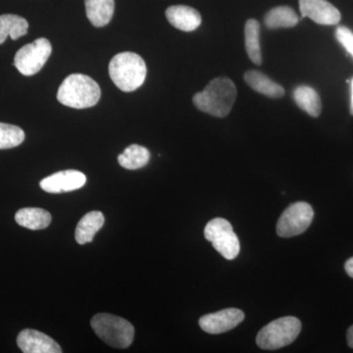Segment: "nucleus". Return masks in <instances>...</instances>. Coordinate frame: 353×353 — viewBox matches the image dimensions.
Segmentation results:
<instances>
[{
  "instance_id": "f257e3e1",
  "label": "nucleus",
  "mask_w": 353,
  "mask_h": 353,
  "mask_svg": "<svg viewBox=\"0 0 353 353\" xmlns=\"http://www.w3.org/2000/svg\"><path fill=\"white\" fill-rule=\"evenodd\" d=\"M236 99L233 81L220 77L211 81L201 92L194 95V104L202 112L224 118L229 115Z\"/></svg>"
},
{
  "instance_id": "f03ea898",
  "label": "nucleus",
  "mask_w": 353,
  "mask_h": 353,
  "mask_svg": "<svg viewBox=\"0 0 353 353\" xmlns=\"http://www.w3.org/2000/svg\"><path fill=\"white\" fill-rule=\"evenodd\" d=\"M101 90L99 83L83 74H72L65 79L57 92L60 103L76 109L90 108L99 101Z\"/></svg>"
},
{
  "instance_id": "7ed1b4c3",
  "label": "nucleus",
  "mask_w": 353,
  "mask_h": 353,
  "mask_svg": "<svg viewBox=\"0 0 353 353\" xmlns=\"http://www.w3.org/2000/svg\"><path fill=\"white\" fill-rule=\"evenodd\" d=\"M109 76L116 87L125 92L138 90L146 78L145 62L134 52H122L115 55L109 63Z\"/></svg>"
},
{
  "instance_id": "20e7f679",
  "label": "nucleus",
  "mask_w": 353,
  "mask_h": 353,
  "mask_svg": "<svg viewBox=\"0 0 353 353\" xmlns=\"http://www.w3.org/2000/svg\"><path fill=\"white\" fill-rule=\"evenodd\" d=\"M92 328L101 340L110 347L127 348L134 340V326L119 316L101 313L92 317Z\"/></svg>"
},
{
  "instance_id": "39448f33",
  "label": "nucleus",
  "mask_w": 353,
  "mask_h": 353,
  "mask_svg": "<svg viewBox=\"0 0 353 353\" xmlns=\"http://www.w3.org/2000/svg\"><path fill=\"white\" fill-rule=\"evenodd\" d=\"M301 331V322L294 316H285L263 327L257 334L256 343L262 350H279L294 343Z\"/></svg>"
},
{
  "instance_id": "423d86ee",
  "label": "nucleus",
  "mask_w": 353,
  "mask_h": 353,
  "mask_svg": "<svg viewBox=\"0 0 353 353\" xmlns=\"http://www.w3.org/2000/svg\"><path fill=\"white\" fill-rule=\"evenodd\" d=\"M204 236L224 259H236L241 250L240 241L231 223L224 218H215L206 225Z\"/></svg>"
},
{
  "instance_id": "0eeeda50",
  "label": "nucleus",
  "mask_w": 353,
  "mask_h": 353,
  "mask_svg": "<svg viewBox=\"0 0 353 353\" xmlns=\"http://www.w3.org/2000/svg\"><path fill=\"white\" fill-rule=\"evenodd\" d=\"M51 52L52 46L48 39H36L17 51L14 57V66L22 75H36L48 62Z\"/></svg>"
},
{
  "instance_id": "6e6552de",
  "label": "nucleus",
  "mask_w": 353,
  "mask_h": 353,
  "mask_svg": "<svg viewBox=\"0 0 353 353\" xmlns=\"http://www.w3.org/2000/svg\"><path fill=\"white\" fill-rule=\"evenodd\" d=\"M314 217V211L307 202L299 201L285 209L278 221L277 234L282 238L299 236L308 229Z\"/></svg>"
},
{
  "instance_id": "1a4fd4ad",
  "label": "nucleus",
  "mask_w": 353,
  "mask_h": 353,
  "mask_svg": "<svg viewBox=\"0 0 353 353\" xmlns=\"http://www.w3.org/2000/svg\"><path fill=\"white\" fill-rule=\"evenodd\" d=\"M245 320V313L238 308H227L218 312L202 316L199 319V326L208 334L225 333L236 328Z\"/></svg>"
},
{
  "instance_id": "9d476101",
  "label": "nucleus",
  "mask_w": 353,
  "mask_h": 353,
  "mask_svg": "<svg viewBox=\"0 0 353 353\" xmlns=\"http://www.w3.org/2000/svg\"><path fill=\"white\" fill-rule=\"evenodd\" d=\"M87 183V176L82 172L65 170L57 172L44 178L39 185L50 194L73 192L83 188Z\"/></svg>"
},
{
  "instance_id": "9b49d317",
  "label": "nucleus",
  "mask_w": 353,
  "mask_h": 353,
  "mask_svg": "<svg viewBox=\"0 0 353 353\" xmlns=\"http://www.w3.org/2000/svg\"><path fill=\"white\" fill-rule=\"evenodd\" d=\"M299 10L301 18H310L319 25H338L341 18L339 9L327 0H299Z\"/></svg>"
},
{
  "instance_id": "f8f14e48",
  "label": "nucleus",
  "mask_w": 353,
  "mask_h": 353,
  "mask_svg": "<svg viewBox=\"0 0 353 353\" xmlns=\"http://www.w3.org/2000/svg\"><path fill=\"white\" fill-rule=\"evenodd\" d=\"M17 345L24 353H61L57 341L36 330H23L17 338Z\"/></svg>"
},
{
  "instance_id": "ddd939ff",
  "label": "nucleus",
  "mask_w": 353,
  "mask_h": 353,
  "mask_svg": "<svg viewBox=\"0 0 353 353\" xmlns=\"http://www.w3.org/2000/svg\"><path fill=\"white\" fill-rule=\"evenodd\" d=\"M166 18L176 29L192 32L201 24V15L192 7L174 6L167 8Z\"/></svg>"
},
{
  "instance_id": "4468645a",
  "label": "nucleus",
  "mask_w": 353,
  "mask_h": 353,
  "mask_svg": "<svg viewBox=\"0 0 353 353\" xmlns=\"http://www.w3.org/2000/svg\"><path fill=\"white\" fill-rule=\"evenodd\" d=\"M245 81L253 90L270 99H281L285 95V88L282 85L256 70L246 72Z\"/></svg>"
},
{
  "instance_id": "2eb2a0df",
  "label": "nucleus",
  "mask_w": 353,
  "mask_h": 353,
  "mask_svg": "<svg viewBox=\"0 0 353 353\" xmlns=\"http://www.w3.org/2000/svg\"><path fill=\"white\" fill-rule=\"evenodd\" d=\"M85 6L88 20L94 27H104L112 19L114 0H85Z\"/></svg>"
},
{
  "instance_id": "dca6fc26",
  "label": "nucleus",
  "mask_w": 353,
  "mask_h": 353,
  "mask_svg": "<svg viewBox=\"0 0 353 353\" xmlns=\"http://www.w3.org/2000/svg\"><path fill=\"white\" fill-rule=\"evenodd\" d=\"M104 216L99 211H92L83 216L76 228L75 238L79 245L94 240L95 234L103 227Z\"/></svg>"
},
{
  "instance_id": "f3484780",
  "label": "nucleus",
  "mask_w": 353,
  "mask_h": 353,
  "mask_svg": "<svg viewBox=\"0 0 353 353\" xmlns=\"http://www.w3.org/2000/svg\"><path fill=\"white\" fill-rule=\"evenodd\" d=\"M51 219L50 213L43 208H22L15 215L18 225L32 231L46 229L50 226Z\"/></svg>"
},
{
  "instance_id": "a211bd4d",
  "label": "nucleus",
  "mask_w": 353,
  "mask_h": 353,
  "mask_svg": "<svg viewBox=\"0 0 353 353\" xmlns=\"http://www.w3.org/2000/svg\"><path fill=\"white\" fill-rule=\"evenodd\" d=\"M29 23L25 18L14 14H4L0 16V44L4 43L8 37L13 41L27 34Z\"/></svg>"
},
{
  "instance_id": "6ab92c4d",
  "label": "nucleus",
  "mask_w": 353,
  "mask_h": 353,
  "mask_svg": "<svg viewBox=\"0 0 353 353\" xmlns=\"http://www.w3.org/2000/svg\"><path fill=\"white\" fill-rule=\"evenodd\" d=\"M294 99L299 108L312 117H318L321 114V99L314 88L299 85L294 90Z\"/></svg>"
},
{
  "instance_id": "aec40b11",
  "label": "nucleus",
  "mask_w": 353,
  "mask_h": 353,
  "mask_svg": "<svg viewBox=\"0 0 353 353\" xmlns=\"http://www.w3.org/2000/svg\"><path fill=\"white\" fill-rule=\"evenodd\" d=\"M299 21V16L296 11L290 6H278L272 8L264 18L265 26L270 30L294 28Z\"/></svg>"
},
{
  "instance_id": "412c9836",
  "label": "nucleus",
  "mask_w": 353,
  "mask_h": 353,
  "mask_svg": "<svg viewBox=\"0 0 353 353\" xmlns=\"http://www.w3.org/2000/svg\"><path fill=\"white\" fill-rule=\"evenodd\" d=\"M150 152L145 146L132 145L118 157V161L123 168L137 170L143 168L150 162Z\"/></svg>"
},
{
  "instance_id": "4be33fe9",
  "label": "nucleus",
  "mask_w": 353,
  "mask_h": 353,
  "mask_svg": "<svg viewBox=\"0 0 353 353\" xmlns=\"http://www.w3.org/2000/svg\"><path fill=\"white\" fill-rule=\"evenodd\" d=\"M245 50L248 57L255 65L262 64L260 48V25L259 21L248 19L245 27Z\"/></svg>"
},
{
  "instance_id": "5701e85b",
  "label": "nucleus",
  "mask_w": 353,
  "mask_h": 353,
  "mask_svg": "<svg viewBox=\"0 0 353 353\" xmlns=\"http://www.w3.org/2000/svg\"><path fill=\"white\" fill-rule=\"evenodd\" d=\"M24 141L25 132L21 128L0 123V150L16 148Z\"/></svg>"
},
{
  "instance_id": "b1692460",
  "label": "nucleus",
  "mask_w": 353,
  "mask_h": 353,
  "mask_svg": "<svg viewBox=\"0 0 353 353\" xmlns=\"http://www.w3.org/2000/svg\"><path fill=\"white\" fill-rule=\"evenodd\" d=\"M336 39L353 58V32L345 26H339L336 30Z\"/></svg>"
},
{
  "instance_id": "393cba45",
  "label": "nucleus",
  "mask_w": 353,
  "mask_h": 353,
  "mask_svg": "<svg viewBox=\"0 0 353 353\" xmlns=\"http://www.w3.org/2000/svg\"><path fill=\"white\" fill-rule=\"evenodd\" d=\"M345 271L350 277L353 278V257L347 260L345 265Z\"/></svg>"
},
{
  "instance_id": "a878e982",
  "label": "nucleus",
  "mask_w": 353,
  "mask_h": 353,
  "mask_svg": "<svg viewBox=\"0 0 353 353\" xmlns=\"http://www.w3.org/2000/svg\"><path fill=\"white\" fill-rule=\"evenodd\" d=\"M347 339L348 347L353 350V325L347 330Z\"/></svg>"
},
{
  "instance_id": "bb28decb",
  "label": "nucleus",
  "mask_w": 353,
  "mask_h": 353,
  "mask_svg": "<svg viewBox=\"0 0 353 353\" xmlns=\"http://www.w3.org/2000/svg\"><path fill=\"white\" fill-rule=\"evenodd\" d=\"M350 113L353 115V78L352 80V102H350Z\"/></svg>"
}]
</instances>
